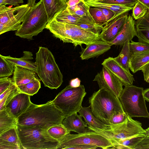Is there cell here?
<instances>
[{"instance_id": "1", "label": "cell", "mask_w": 149, "mask_h": 149, "mask_svg": "<svg viewBox=\"0 0 149 149\" xmlns=\"http://www.w3.org/2000/svg\"><path fill=\"white\" fill-rule=\"evenodd\" d=\"M66 117L55 106L53 100L40 105L31 102L26 111L17 118V125L39 126L47 130L53 126L62 124Z\"/></svg>"}, {"instance_id": "2", "label": "cell", "mask_w": 149, "mask_h": 149, "mask_svg": "<svg viewBox=\"0 0 149 149\" xmlns=\"http://www.w3.org/2000/svg\"><path fill=\"white\" fill-rule=\"evenodd\" d=\"M46 29L63 42L72 43L75 47L88 45L100 39L99 35L77 25L59 22L54 19L49 21Z\"/></svg>"}, {"instance_id": "3", "label": "cell", "mask_w": 149, "mask_h": 149, "mask_svg": "<svg viewBox=\"0 0 149 149\" xmlns=\"http://www.w3.org/2000/svg\"><path fill=\"white\" fill-rule=\"evenodd\" d=\"M35 60L36 72L45 86L57 89L63 82V75L51 52L47 48L39 47Z\"/></svg>"}, {"instance_id": "4", "label": "cell", "mask_w": 149, "mask_h": 149, "mask_svg": "<svg viewBox=\"0 0 149 149\" xmlns=\"http://www.w3.org/2000/svg\"><path fill=\"white\" fill-rule=\"evenodd\" d=\"M92 112L98 119L109 125L112 115L118 112H125L119 98L103 89L94 92L89 98Z\"/></svg>"}, {"instance_id": "5", "label": "cell", "mask_w": 149, "mask_h": 149, "mask_svg": "<svg viewBox=\"0 0 149 149\" xmlns=\"http://www.w3.org/2000/svg\"><path fill=\"white\" fill-rule=\"evenodd\" d=\"M17 130L24 149H57L59 142L51 137L47 130L37 126L17 125Z\"/></svg>"}, {"instance_id": "6", "label": "cell", "mask_w": 149, "mask_h": 149, "mask_svg": "<svg viewBox=\"0 0 149 149\" xmlns=\"http://www.w3.org/2000/svg\"><path fill=\"white\" fill-rule=\"evenodd\" d=\"M132 118L127 114L125 120L123 122L112 124L103 129L94 128L88 125L87 127L89 130L97 132L109 140L113 144L120 140L136 136L146 137V132L142 128V123Z\"/></svg>"}, {"instance_id": "7", "label": "cell", "mask_w": 149, "mask_h": 149, "mask_svg": "<svg viewBox=\"0 0 149 149\" xmlns=\"http://www.w3.org/2000/svg\"><path fill=\"white\" fill-rule=\"evenodd\" d=\"M49 21L43 4L40 1L31 8L15 35L22 38L32 40L33 36L46 28Z\"/></svg>"}, {"instance_id": "8", "label": "cell", "mask_w": 149, "mask_h": 149, "mask_svg": "<svg viewBox=\"0 0 149 149\" xmlns=\"http://www.w3.org/2000/svg\"><path fill=\"white\" fill-rule=\"evenodd\" d=\"M143 88L132 85L125 86L119 98L124 111L131 117L149 118Z\"/></svg>"}, {"instance_id": "9", "label": "cell", "mask_w": 149, "mask_h": 149, "mask_svg": "<svg viewBox=\"0 0 149 149\" xmlns=\"http://www.w3.org/2000/svg\"><path fill=\"white\" fill-rule=\"evenodd\" d=\"M86 92L84 86L76 87L67 86L53 100L55 106L66 116L77 113L82 107V103Z\"/></svg>"}, {"instance_id": "10", "label": "cell", "mask_w": 149, "mask_h": 149, "mask_svg": "<svg viewBox=\"0 0 149 149\" xmlns=\"http://www.w3.org/2000/svg\"><path fill=\"white\" fill-rule=\"evenodd\" d=\"M58 141L59 144L57 149H70L72 146L79 145H91L104 149L112 148L114 147L109 140L90 130L81 134L69 133Z\"/></svg>"}, {"instance_id": "11", "label": "cell", "mask_w": 149, "mask_h": 149, "mask_svg": "<svg viewBox=\"0 0 149 149\" xmlns=\"http://www.w3.org/2000/svg\"><path fill=\"white\" fill-rule=\"evenodd\" d=\"M0 5V34L18 30L31 8L28 4L10 8Z\"/></svg>"}, {"instance_id": "12", "label": "cell", "mask_w": 149, "mask_h": 149, "mask_svg": "<svg viewBox=\"0 0 149 149\" xmlns=\"http://www.w3.org/2000/svg\"><path fill=\"white\" fill-rule=\"evenodd\" d=\"M93 81L97 82L100 89L108 91L119 98L123 89L121 81L104 66L101 71L96 75Z\"/></svg>"}, {"instance_id": "13", "label": "cell", "mask_w": 149, "mask_h": 149, "mask_svg": "<svg viewBox=\"0 0 149 149\" xmlns=\"http://www.w3.org/2000/svg\"><path fill=\"white\" fill-rule=\"evenodd\" d=\"M129 15L128 12L116 16L103 26L99 35L100 39L110 42L118 34Z\"/></svg>"}, {"instance_id": "14", "label": "cell", "mask_w": 149, "mask_h": 149, "mask_svg": "<svg viewBox=\"0 0 149 149\" xmlns=\"http://www.w3.org/2000/svg\"><path fill=\"white\" fill-rule=\"evenodd\" d=\"M102 65L118 78L123 86H125L133 85L134 81L133 75L122 67L114 58L109 57L104 60Z\"/></svg>"}, {"instance_id": "15", "label": "cell", "mask_w": 149, "mask_h": 149, "mask_svg": "<svg viewBox=\"0 0 149 149\" xmlns=\"http://www.w3.org/2000/svg\"><path fill=\"white\" fill-rule=\"evenodd\" d=\"M31 102L30 95L20 92L10 100L5 108L17 118L26 111Z\"/></svg>"}, {"instance_id": "16", "label": "cell", "mask_w": 149, "mask_h": 149, "mask_svg": "<svg viewBox=\"0 0 149 149\" xmlns=\"http://www.w3.org/2000/svg\"><path fill=\"white\" fill-rule=\"evenodd\" d=\"M112 44L101 39L86 45L85 48L81 46V51L79 52L81 59L88 60L97 57L109 50Z\"/></svg>"}, {"instance_id": "17", "label": "cell", "mask_w": 149, "mask_h": 149, "mask_svg": "<svg viewBox=\"0 0 149 149\" xmlns=\"http://www.w3.org/2000/svg\"><path fill=\"white\" fill-rule=\"evenodd\" d=\"M136 33L135 21L132 16L128 15L121 31L115 38L110 43L112 45H123L127 41L130 42Z\"/></svg>"}, {"instance_id": "18", "label": "cell", "mask_w": 149, "mask_h": 149, "mask_svg": "<svg viewBox=\"0 0 149 149\" xmlns=\"http://www.w3.org/2000/svg\"><path fill=\"white\" fill-rule=\"evenodd\" d=\"M16 126L0 134V149H21Z\"/></svg>"}, {"instance_id": "19", "label": "cell", "mask_w": 149, "mask_h": 149, "mask_svg": "<svg viewBox=\"0 0 149 149\" xmlns=\"http://www.w3.org/2000/svg\"><path fill=\"white\" fill-rule=\"evenodd\" d=\"M37 75L36 72L32 70L15 65L12 79L13 83L17 86L39 79Z\"/></svg>"}, {"instance_id": "20", "label": "cell", "mask_w": 149, "mask_h": 149, "mask_svg": "<svg viewBox=\"0 0 149 149\" xmlns=\"http://www.w3.org/2000/svg\"><path fill=\"white\" fill-rule=\"evenodd\" d=\"M62 124L70 131L78 134L86 133L90 130L86 128L87 125L83 120L82 116L77 113L66 116Z\"/></svg>"}, {"instance_id": "21", "label": "cell", "mask_w": 149, "mask_h": 149, "mask_svg": "<svg viewBox=\"0 0 149 149\" xmlns=\"http://www.w3.org/2000/svg\"><path fill=\"white\" fill-rule=\"evenodd\" d=\"M63 23L77 25L95 22L91 15L85 17H80L71 13L67 8L61 11L53 18Z\"/></svg>"}, {"instance_id": "22", "label": "cell", "mask_w": 149, "mask_h": 149, "mask_svg": "<svg viewBox=\"0 0 149 149\" xmlns=\"http://www.w3.org/2000/svg\"><path fill=\"white\" fill-rule=\"evenodd\" d=\"M23 53V56L19 58L13 57L10 56H2L5 59L14 66L17 65L25 67L36 72L37 67L35 62L32 61L33 59L32 53L27 51H24Z\"/></svg>"}, {"instance_id": "23", "label": "cell", "mask_w": 149, "mask_h": 149, "mask_svg": "<svg viewBox=\"0 0 149 149\" xmlns=\"http://www.w3.org/2000/svg\"><path fill=\"white\" fill-rule=\"evenodd\" d=\"M135 27L138 40L149 43V10L143 17L135 21Z\"/></svg>"}, {"instance_id": "24", "label": "cell", "mask_w": 149, "mask_h": 149, "mask_svg": "<svg viewBox=\"0 0 149 149\" xmlns=\"http://www.w3.org/2000/svg\"><path fill=\"white\" fill-rule=\"evenodd\" d=\"M48 16L49 21L61 11L67 7L63 0H41Z\"/></svg>"}, {"instance_id": "25", "label": "cell", "mask_w": 149, "mask_h": 149, "mask_svg": "<svg viewBox=\"0 0 149 149\" xmlns=\"http://www.w3.org/2000/svg\"><path fill=\"white\" fill-rule=\"evenodd\" d=\"M149 61V50L132 54L129 62L130 69L134 73L141 70Z\"/></svg>"}, {"instance_id": "26", "label": "cell", "mask_w": 149, "mask_h": 149, "mask_svg": "<svg viewBox=\"0 0 149 149\" xmlns=\"http://www.w3.org/2000/svg\"><path fill=\"white\" fill-rule=\"evenodd\" d=\"M17 119L6 109L0 111V134L16 126Z\"/></svg>"}, {"instance_id": "27", "label": "cell", "mask_w": 149, "mask_h": 149, "mask_svg": "<svg viewBox=\"0 0 149 149\" xmlns=\"http://www.w3.org/2000/svg\"><path fill=\"white\" fill-rule=\"evenodd\" d=\"M84 120L87 125L94 128L100 129L105 128L108 126L97 118L92 112L90 107H82L78 112Z\"/></svg>"}, {"instance_id": "28", "label": "cell", "mask_w": 149, "mask_h": 149, "mask_svg": "<svg viewBox=\"0 0 149 149\" xmlns=\"http://www.w3.org/2000/svg\"><path fill=\"white\" fill-rule=\"evenodd\" d=\"M85 3L91 7L106 8L113 11L116 15H120L128 12L133 9V7L125 5L107 4L99 2H91L84 0Z\"/></svg>"}, {"instance_id": "29", "label": "cell", "mask_w": 149, "mask_h": 149, "mask_svg": "<svg viewBox=\"0 0 149 149\" xmlns=\"http://www.w3.org/2000/svg\"><path fill=\"white\" fill-rule=\"evenodd\" d=\"M130 42L127 41L123 45L120 52L117 57L114 58L116 60L128 71H130L129 62L132 56L129 47Z\"/></svg>"}, {"instance_id": "30", "label": "cell", "mask_w": 149, "mask_h": 149, "mask_svg": "<svg viewBox=\"0 0 149 149\" xmlns=\"http://www.w3.org/2000/svg\"><path fill=\"white\" fill-rule=\"evenodd\" d=\"M144 137L136 136L120 140L115 142L112 149H134L136 146Z\"/></svg>"}, {"instance_id": "31", "label": "cell", "mask_w": 149, "mask_h": 149, "mask_svg": "<svg viewBox=\"0 0 149 149\" xmlns=\"http://www.w3.org/2000/svg\"><path fill=\"white\" fill-rule=\"evenodd\" d=\"M90 7L85 3L84 0H80L76 5L67 7V8L72 14L79 17H85L91 15L89 12Z\"/></svg>"}, {"instance_id": "32", "label": "cell", "mask_w": 149, "mask_h": 149, "mask_svg": "<svg viewBox=\"0 0 149 149\" xmlns=\"http://www.w3.org/2000/svg\"><path fill=\"white\" fill-rule=\"evenodd\" d=\"M40 79H39L27 84L17 86L22 93L32 96L36 94L41 87Z\"/></svg>"}, {"instance_id": "33", "label": "cell", "mask_w": 149, "mask_h": 149, "mask_svg": "<svg viewBox=\"0 0 149 149\" xmlns=\"http://www.w3.org/2000/svg\"><path fill=\"white\" fill-rule=\"evenodd\" d=\"M48 134L53 138L58 140L70 133L62 124L53 126L47 130Z\"/></svg>"}, {"instance_id": "34", "label": "cell", "mask_w": 149, "mask_h": 149, "mask_svg": "<svg viewBox=\"0 0 149 149\" xmlns=\"http://www.w3.org/2000/svg\"><path fill=\"white\" fill-rule=\"evenodd\" d=\"M15 66L0 54V77H9L14 73Z\"/></svg>"}, {"instance_id": "35", "label": "cell", "mask_w": 149, "mask_h": 149, "mask_svg": "<svg viewBox=\"0 0 149 149\" xmlns=\"http://www.w3.org/2000/svg\"><path fill=\"white\" fill-rule=\"evenodd\" d=\"M89 12L95 23L103 26L106 24L107 22L106 17L98 8L90 7Z\"/></svg>"}, {"instance_id": "36", "label": "cell", "mask_w": 149, "mask_h": 149, "mask_svg": "<svg viewBox=\"0 0 149 149\" xmlns=\"http://www.w3.org/2000/svg\"><path fill=\"white\" fill-rule=\"evenodd\" d=\"M131 54L149 50V43L141 41L135 42L132 40L129 43Z\"/></svg>"}, {"instance_id": "37", "label": "cell", "mask_w": 149, "mask_h": 149, "mask_svg": "<svg viewBox=\"0 0 149 149\" xmlns=\"http://www.w3.org/2000/svg\"><path fill=\"white\" fill-rule=\"evenodd\" d=\"M148 10L144 5L138 1L132 9V16L135 20L138 19L144 16Z\"/></svg>"}, {"instance_id": "38", "label": "cell", "mask_w": 149, "mask_h": 149, "mask_svg": "<svg viewBox=\"0 0 149 149\" xmlns=\"http://www.w3.org/2000/svg\"><path fill=\"white\" fill-rule=\"evenodd\" d=\"M77 25L87 31L98 35H99L101 32L103 26L95 22L78 24Z\"/></svg>"}, {"instance_id": "39", "label": "cell", "mask_w": 149, "mask_h": 149, "mask_svg": "<svg viewBox=\"0 0 149 149\" xmlns=\"http://www.w3.org/2000/svg\"><path fill=\"white\" fill-rule=\"evenodd\" d=\"M137 0H97L94 1L107 4L125 5L134 7Z\"/></svg>"}, {"instance_id": "40", "label": "cell", "mask_w": 149, "mask_h": 149, "mask_svg": "<svg viewBox=\"0 0 149 149\" xmlns=\"http://www.w3.org/2000/svg\"><path fill=\"white\" fill-rule=\"evenodd\" d=\"M20 92L17 87L6 94L0 101V111L5 108L6 106L16 94Z\"/></svg>"}, {"instance_id": "41", "label": "cell", "mask_w": 149, "mask_h": 149, "mask_svg": "<svg viewBox=\"0 0 149 149\" xmlns=\"http://www.w3.org/2000/svg\"><path fill=\"white\" fill-rule=\"evenodd\" d=\"M127 115L125 112L115 113L112 115L110 118L109 121L110 125L118 124L123 122L125 120Z\"/></svg>"}, {"instance_id": "42", "label": "cell", "mask_w": 149, "mask_h": 149, "mask_svg": "<svg viewBox=\"0 0 149 149\" xmlns=\"http://www.w3.org/2000/svg\"><path fill=\"white\" fill-rule=\"evenodd\" d=\"M13 82L12 79L9 77H0V94L4 91Z\"/></svg>"}, {"instance_id": "43", "label": "cell", "mask_w": 149, "mask_h": 149, "mask_svg": "<svg viewBox=\"0 0 149 149\" xmlns=\"http://www.w3.org/2000/svg\"><path fill=\"white\" fill-rule=\"evenodd\" d=\"M97 8L102 12L105 16L107 20L106 23L110 21L116 16L119 15H116L113 11L110 9L103 8Z\"/></svg>"}, {"instance_id": "44", "label": "cell", "mask_w": 149, "mask_h": 149, "mask_svg": "<svg viewBox=\"0 0 149 149\" xmlns=\"http://www.w3.org/2000/svg\"><path fill=\"white\" fill-rule=\"evenodd\" d=\"M134 149H149V137H144L136 146Z\"/></svg>"}, {"instance_id": "45", "label": "cell", "mask_w": 149, "mask_h": 149, "mask_svg": "<svg viewBox=\"0 0 149 149\" xmlns=\"http://www.w3.org/2000/svg\"><path fill=\"white\" fill-rule=\"evenodd\" d=\"M24 3L23 0H0V5L10 4L19 6L20 4Z\"/></svg>"}, {"instance_id": "46", "label": "cell", "mask_w": 149, "mask_h": 149, "mask_svg": "<svg viewBox=\"0 0 149 149\" xmlns=\"http://www.w3.org/2000/svg\"><path fill=\"white\" fill-rule=\"evenodd\" d=\"M141 70L143 73L144 80L149 83V61L142 67Z\"/></svg>"}, {"instance_id": "47", "label": "cell", "mask_w": 149, "mask_h": 149, "mask_svg": "<svg viewBox=\"0 0 149 149\" xmlns=\"http://www.w3.org/2000/svg\"><path fill=\"white\" fill-rule=\"evenodd\" d=\"M98 147L89 145H79L72 146L70 149H95Z\"/></svg>"}, {"instance_id": "48", "label": "cell", "mask_w": 149, "mask_h": 149, "mask_svg": "<svg viewBox=\"0 0 149 149\" xmlns=\"http://www.w3.org/2000/svg\"><path fill=\"white\" fill-rule=\"evenodd\" d=\"M81 81L79 78H76L70 81L69 85L73 87H78L81 85Z\"/></svg>"}, {"instance_id": "49", "label": "cell", "mask_w": 149, "mask_h": 149, "mask_svg": "<svg viewBox=\"0 0 149 149\" xmlns=\"http://www.w3.org/2000/svg\"><path fill=\"white\" fill-rule=\"evenodd\" d=\"M80 0H69L66 3L68 7L74 6L77 4Z\"/></svg>"}, {"instance_id": "50", "label": "cell", "mask_w": 149, "mask_h": 149, "mask_svg": "<svg viewBox=\"0 0 149 149\" xmlns=\"http://www.w3.org/2000/svg\"><path fill=\"white\" fill-rule=\"evenodd\" d=\"M143 95L145 100L149 102V88L143 90Z\"/></svg>"}, {"instance_id": "51", "label": "cell", "mask_w": 149, "mask_h": 149, "mask_svg": "<svg viewBox=\"0 0 149 149\" xmlns=\"http://www.w3.org/2000/svg\"><path fill=\"white\" fill-rule=\"evenodd\" d=\"M144 5L149 10V0H137Z\"/></svg>"}, {"instance_id": "52", "label": "cell", "mask_w": 149, "mask_h": 149, "mask_svg": "<svg viewBox=\"0 0 149 149\" xmlns=\"http://www.w3.org/2000/svg\"><path fill=\"white\" fill-rule=\"evenodd\" d=\"M36 0H28L27 4L31 7H33L35 4Z\"/></svg>"}, {"instance_id": "53", "label": "cell", "mask_w": 149, "mask_h": 149, "mask_svg": "<svg viewBox=\"0 0 149 149\" xmlns=\"http://www.w3.org/2000/svg\"><path fill=\"white\" fill-rule=\"evenodd\" d=\"M146 136V137H149V127L145 130Z\"/></svg>"}, {"instance_id": "54", "label": "cell", "mask_w": 149, "mask_h": 149, "mask_svg": "<svg viewBox=\"0 0 149 149\" xmlns=\"http://www.w3.org/2000/svg\"><path fill=\"white\" fill-rule=\"evenodd\" d=\"M86 1H97V0H86Z\"/></svg>"}, {"instance_id": "55", "label": "cell", "mask_w": 149, "mask_h": 149, "mask_svg": "<svg viewBox=\"0 0 149 149\" xmlns=\"http://www.w3.org/2000/svg\"><path fill=\"white\" fill-rule=\"evenodd\" d=\"M66 3L69 1V0H63Z\"/></svg>"}]
</instances>
